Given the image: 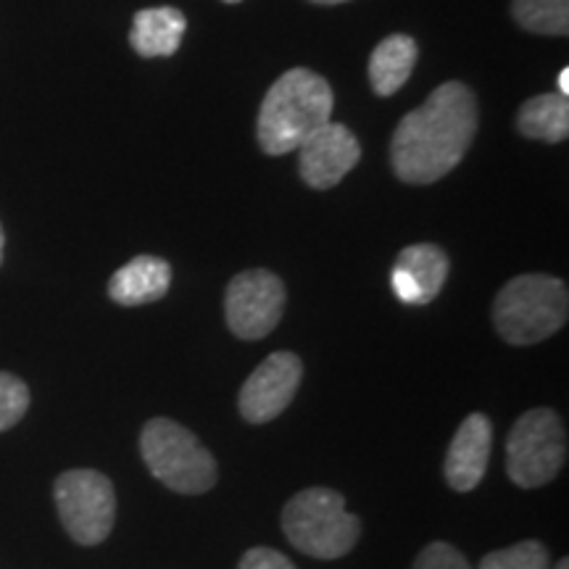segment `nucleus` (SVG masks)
<instances>
[{
    "instance_id": "nucleus-14",
    "label": "nucleus",
    "mask_w": 569,
    "mask_h": 569,
    "mask_svg": "<svg viewBox=\"0 0 569 569\" xmlns=\"http://www.w3.org/2000/svg\"><path fill=\"white\" fill-rule=\"evenodd\" d=\"M188 19L180 9L159 6V9H142L134 13L130 46L142 59H167L180 48Z\"/></svg>"
},
{
    "instance_id": "nucleus-6",
    "label": "nucleus",
    "mask_w": 569,
    "mask_h": 569,
    "mask_svg": "<svg viewBox=\"0 0 569 569\" xmlns=\"http://www.w3.org/2000/svg\"><path fill=\"white\" fill-rule=\"evenodd\" d=\"M567 459V432L553 409H530L507 438V475L519 488H543Z\"/></svg>"
},
{
    "instance_id": "nucleus-26",
    "label": "nucleus",
    "mask_w": 569,
    "mask_h": 569,
    "mask_svg": "<svg viewBox=\"0 0 569 569\" xmlns=\"http://www.w3.org/2000/svg\"><path fill=\"white\" fill-rule=\"evenodd\" d=\"M224 3H240V0H224Z\"/></svg>"
},
{
    "instance_id": "nucleus-9",
    "label": "nucleus",
    "mask_w": 569,
    "mask_h": 569,
    "mask_svg": "<svg viewBox=\"0 0 569 569\" xmlns=\"http://www.w3.org/2000/svg\"><path fill=\"white\" fill-rule=\"evenodd\" d=\"M303 380V365L296 353L277 351L269 353L251 377L243 382L238 398V409L246 422L264 425L272 422L290 407Z\"/></svg>"
},
{
    "instance_id": "nucleus-22",
    "label": "nucleus",
    "mask_w": 569,
    "mask_h": 569,
    "mask_svg": "<svg viewBox=\"0 0 569 569\" xmlns=\"http://www.w3.org/2000/svg\"><path fill=\"white\" fill-rule=\"evenodd\" d=\"M557 84H559V96H565V98H567V92H569V69H567V67L559 71Z\"/></svg>"
},
{
    "instance_id": "nucleus-3",
    "label": "nucleus",
    "mask_w": 569,
    "mask_h": 569,
    "mask_svg": "<svg viewBox=\"0 0 569 569\" xmlns=\"http://www.w3.org/2000/svg\"><path fill=\"white\" fill-rule=\"evenodd\" d=\"M567 284L551 274H519L496 296L493 325L507 343L532 346L567 325Z\"/></svg>"
},
{
    "instance_id": "nucleus-19",
    "label": "nucleus",
    "mask_w": 569,
    "mask_h": 569,
    "mask_svg": "<svg viewBox=\"0 0 569 569\" xmlns=\"http://www.w3.org/2000/svg\"><path fill=\"white\" fill-rule=\"evenodd\" d=\"M30 409V388L17 375L0 372V432L21 422Z\"/></svg>"
},
{
    "instance_id": "nucleus-18",
    "label": "nucleus",
    "mask_w": 569,
    "mask_h": 569,
    "mask_svg": "<svg viewBox=\"0 0 569 569\" xmlns=\"http://www.w3.org/2000/svg\"><path fill=\"white\" fill-rule=\"evenodd\" d=\"M478 569H551V553L540 540H522L482 557Z\"/></svg>"
},
{
    "instance_id": "nucleus-23",
    "label": "nucleus",
    "mask_w": 569,
    "mask_h": 569,
    "mask_svg": "<svg viewBox=\"0 0 569 569\" xmlns=\"http://www.w3.org/2000/svg\"><path fill=\"white\" fill-rule=\"evenodd\" d=\"M311 3H319V6H338V3H348V0H311Z\"/></svg>"
},
{
    "instance_id": "nucleus-17",
    "label": "nucleus",
    "mask_w": 569,
    "mask_h": 569,
    "mask_svg": "<svg viewBox=\"0 0 569 569\" xmlns=\"http://www.w3.org/2000/svg\"><path fill=\"white\" fill-rule=\"evenodd\" d=\"M517 24L536 34H569V0H511Z\"/></svg>"
},
{
    "instance_id": "nucleus-1",
    "label": "nucleus",
    "mask_w": 569,
    "mask_h": 569,
    "mask_svg": "<svg viewBox=\"0 0 569 569\" xmlns=\"http://www.w3.org/2000/svg\"><path fill=\"white\" fill-rule=\"evenodd\" d=\"M478 103L465 82H443L401 119L390 140V163L401 182L430 184L446 177L472 146Z\"/></svg>"
},
{
    "instance_id": "nucleus-8",
    "label": "nucleus",
    "mask_w": 569,
    "mask_h": 569,
    "mask_svg": "<svg viewBox=\"0 0 569 569\" xmlns=\"http://www.w3.org/2000/svg\"><path fill=\"white\" fill-rule=\"evenodd\" d=\"M284 311V284L269 269H248L227 284V327L240 340H261L280 325Z\"/></svg>"
},
{
    "instance_id": "nucleus-21",
    "label": "nucleus",
    "mask_w": 569,
    "mask_h": 569,
    "mask_svg": "<svg viewBox=\"0 0 569 569\" xmlns=\"http://www.w3.org/2000/svg\"><path fill=\"white\" fill-rule=\"evenodd\" d=\"M238 569H298V567L277 549H269V546H256V549L243 553Z\"/></svg>"
},
{
    "instance_id": "nucleus-24",
    "label": "nucleus",
    "mask_w": 569,
    "mask_h": 569,
    "mask_svg": "<svg viewBox=\"0 0 569 569\" xmlns=\"http://www.w3.org/2000/svg\"><path fill=\"white\" fill-rule=\"evenodd\" d=\"M3 248H6V234H3V227H0V264H3Z\"/></svg>"
},
{
    "instance_id": "nucleus-2",
    "label": "nucleus",
    "mask_w": 569,
    "mask_h": 569,
    "mask_svg": "<svg viewBox=\"0 0 569 569\" xmlns=\"http://www.w3.org/2000/svg\"><path fill=\"white\" fill-rule=\"evenodd\" d=\"M332 88L325 77L311 69H290L277 80L264 96L259 109L261 151L269 156H284L298 151L317 130L330 122Z\"/></svg>"
},
{
    "instance_id": "nucleus-4",
    "label": "nucleus",
    "mask_w": 569,
    "mask_h": 569,
    "mask_svg": "<svg viewBox=\"0 0 569 569\" xmlns=\"http://www.w3.org/2000/svg\"><path fill=\"white\" fill-rule=\"evenodd\" d=\"M282 530L306 557L332 561L351 553L361 536V519L346 509L343 493L317 486L284 503Z\"/></svg>"
},
{
    "instance_id": "nucleus-25",
    "label": "nucleus",
    "mask_w": 569,
    "mask_h": 569,
    "mask_svg": "<svg viewBox=\"0 0 569 569\" xmlns=\"http://www.w3.org/2000/svg\"><path fill=\"white\" fill-rule=\"evenodd\" d=\"M551 569H569V559H559V565L551 567Z\"/></svg>"
},
{
    "instance_id": "nucleus-15",
    "label": "nucleus",
    "mask_w": 569,
    "mask_h": 569,
    "mask_svg": "<svg viewBox=\"0 0 569 569\" xmlns=\"http://www.w3.org/2000/svg\"><path fill=\"white\" fill-rule=\"evenodd\" d=\"M417 63V42L409 34H390L369 56V82L380 98H390L407 84Z\"/></svg>"
},
{
    "instance_id": "nucleus-20",
    "label": "nucleus",
    "mask_w": 569,
    "mask_h": 569,
    "mask_svg": "<svg viewBox=\"0 0 569 569\" xmlns=\"http://www.w3.org/2000/svg\"><path fill=\"white\" fill-rule=\"evenodd\" d=\"M411 569H472L465 553L453 549L451 543H443V540H436V543L425 546L415 559V567Z\"/></svg>"
},
{
    "instance_id": "nucleus-5",
    "label": "nucleus",
    "mask_w": 569,
    "mask_h": 569,
    "mask_svg": "<svg viewBox=\"0 0 569 569\" xmlns=\"http://www.w3.org/2000/svg\"><path fill=\"white\" fill-rule=\"evenodd\" d=\"M140 453L148 472L180 496H201L217 486V461L188 427L167 417L146 422Z\"/></svg>"
},
{
    "instance_id": "nucleus-13",
    "label": "nucleus",
    "mask_w": 569,
    "mask_h": 569,
    "mask_svg": "<svg viewBox=\"0 0 569 569\" xmlns=\"http://www.w3.org/2000/svg\"><path fill=\"white\" fill-rule=\"evenodd\" d=\"M172 284V267L159 256H134L111 274L109 298L119 306H146L161 301Z\"/></svg>"
},
{
    "instance_id": "nucleus-11",
    "label": "nucleus",
    "mask_w": 569,
    "mask_h": 569,
    "mask_svg": "<svg viewBox=\"0 0 569 569\" xmlns=\"http://www.w3.org/2000/svg\"><path fill=\"white\" fill-rule=\"evenodd\" d=\"M490 448H493V425L486 415H469L459 425L457 436L446 453V482L457 493H469L486 478Z\"/></svg>"
},
{
    "instance_id": "nucleus-12",
    "label": "nucleus",
    "mask_w": 569,
    "mask_h": 569,
    "mask_svg": "<svg viewBox=\"0 0 569 569\" xmlns=\"http://www.w3.org/2000/svg\"><path fill=\"white\" fill-rule=\"evenodd\" d=\"M448 277V256L432 243L403 248L390 272V284L401 303L425 306L436 301Z\"/></svg>"
},
{
    "instance_id": "nucleus-7",
    "label": "nucleus",
    "mask_w": 569,
    "mask_h": 569,
    "mask_svg": "<svg viewBox=\"0 0 569 569\" xmlns=\"http://www.w3.org/2000/svg\"><path fill=\"white\" fill-rule=\"evenodd\" d=\"M63 530L80 546H98L111 536L117 519V493L98 469H69L53 486Z\"/></svg>"
},
{
    "instance_id": "nucleus-16",
    "label": "nucleus",
    "mask_w": 569,
    "mask_h": 569,
    "mask_svg": "<svg viewBox=\"0 0 569 569\" xmlns=\"http://www.w3.org/2000/svg\"><path fill=\"white\" fill-rule=\"evenodd\" d=\"M517 130L530 140L561 142L569 134V103L559 92L536 96L517 113Z\"/></svg>"
},
{
    "instance_id": "nucleus-10",
    "label": "nucleus",
    "mask_w": 569,
    "mask_h": 569,
    "mask_svg": "<svg viewBox=\"0 0 569 569\" xmlns=\"http://www.w3.org/2000/svg\"><path fill=\"white\" fill-rule=\"evenodd\" d=\"M361 159L359 138L346 124L327 122L298 148V172L315 190H330Z\"/></svg>"
}]
</instances>
